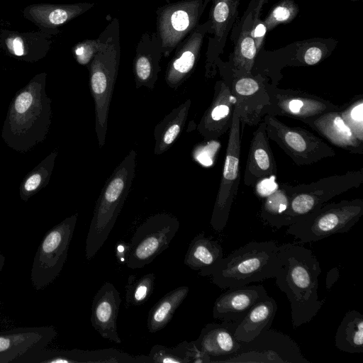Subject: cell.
Returning <instances> with one entry per match:
<instances>
[{"mask_svg":"<svg viewBox=\"0 0 363 363\" xmlns=\"http://www.w3.org/2000/svg\"><path fill=\"white\" fill-rule=\"evenodd\" d=\"M335 345L342 352H363V315L361 313L352 310L345 314L335 335Z\"/></svg>","mask_w":363,"mask_h":363,"instance_id":"31","label":"cell"},{"mask_svg":"<svg viewBox=\"0 0 363 363\" xmlns=\"http://www.w3.org/2000/svg\"><path fill=\"white\" fill-rule=\"evenodd\" d=\"M77 220V214L71 216L44 235L34 256L30 271L31 283L35 290L48 286L60 274L67 260Z\"/></svg>","mask_w":363,"mask_h":363,"instance_id":"6","label":"cell"},{"mask_svg":"<svg viewBox=\"0 0 363 363\" xmlns=\"http://www.w3.org/2000/svg\"><path fill=\"white\" fill-rule=\"evenodd\" d=\"M99 47L89 62L90 89L94 103L95 130L99 147L105 144L108 116L121 57L117 18L100 34Z\"/></svg>","mask_w":363,"mask_h":363,"instance_id":"2","label":"cell"},{"mask_svg":"<svg viewBox=\"0 0 363 363\" xmlns=\"http://www.w3.org/2000/svg\"><path fill=\"white\" fill-rule=\"evenodd\" d=\"M262 121L269 139L298 166L311 165L336 155L334 149L308 130L289 126L269 114Z\"/></svg>","mask_w":363,"mask_h":363,"instance_id":"7","label":"cell"},{"mask_svg":"<svg viewBox=\"0 0 363 363\" xmlns=\"http://www.w3.org/2000/svg\"><path fill=\"white\" fill-rule=\"evenodd\" d=\"M223 250L217 240L206 237L203 232L190 242L184 262L202 277L211 276L223 258Z\"/></svg>","mask_w":363,"mask_h":363,"instance_id":"27","label":"cell"},{"mask_svg":"<svg viewBox=\"0 0 363 363\" xmlns=\"http://www.w3.org/2000/svg\"><path fill=\"white\" fill-rule=\"evenodd\" d=\"M264 2H265V0H258V3L257 4V7L255 8V16H252L253 21L260 19V18H259L260 11H261V9H262V6Z\"/></svg>","mask_w":363,"mask_h":363,"instance_id":"46","label":"cell"},{"mask_svg":"<svg viewBox=\"0 0 363 363\" xmlns=\"http://www.w3.org/2000/svg\"><path fill=\"white\" fill-rule=\"evenodd\" d=\"M203 4V0H182L157 9V33L162 43L163 57H168L199 24L204 11Z\"/></svg>","mask_w":363,"mask_h":363,"instance_id":"12","label":"cell"},{"mask_svg":"<svg viewBox=\"0 0 363 363\" xmlns=\"http://www.w3.org/2000/svg\"><path fill=\"white\" fill-rule=\"evenodd\" d=\"M222 362L311 363L289 335L270 328L251 341L241 342L238 351Z\"/></svg>","mask_w":363,"mask_h":363,"instance_id":"11","label":"cell"},{"mask_svg":"<svg viewBox=\"0 0 363 363\" xmlns=\"http://www.w3.org/2000/svg\"><path fill=\"white\" fill-rule=\"evenodd\" d=\"M190 106L191 100L187 99L179 106L173 109L155 126V154L163 153L174 143L185 125Z\"/></svg>","mask_w":363,"mask_h":363,"instance_id":"30","label":"cell"},{"mask_svg":"<svg viewBox=\"0 0 363 363\" xmlns=\"http://www.w3.org/2000/svg\"><path fill=\"white\" fill-rule=\"evenodd\" d=\"M224 164L210 224L220 233L227 225L232 205L237 196L240 180L241 130L236 107L228 131Z\"/></svg>","mask_w":363,"mask_h":363,"instance_id":"9","label":"cell"},{"mask_svg":"<svg viewBox=\"0 0 363 363\" xmlns=\"http://www.w3.org/2000/svg\"><path fill=\"white\" fill-rule=\"evenodd\" d=\"M223 80L236 99L235 107L242 131L246 125H258L264 116V108L270 103L266 89L267 78L261 74L237 77L228 74L223 77Z\"/></svg>","mask_w":363,"mask_h":363,"instance_id":"14","label":"cell"},{"mask_svg":"<svg viewBox=\"0 0 363 363\" xmlns=\"http://www.w3.org/2000/svg\"><path fill=\"white\" fill-rule=\"evenodd\" d=\"M179 221L169 213L148 217L135 230L130 244L126 266L140 269L152 262L169 245L179 228Z\"/></svg>","mask_w":363,"mask_h":363,"instance_id":"10","label":"cell"},{"mask_svg":"<svg viewBox=\"0 0 363 363\" xmlns=\"http://www.w3.org/2000/svg\"><path fill=\"white\" fill-rule=\"evenodd\" d=\"M302 122L333 145L352 154H363V142L358 140L346 125L340 111L326 112Z\"/></svg>","mask_w":363,"mask_h":363,"instance_id":"25","label":"cell"},{"mask_svg":"<svg viewBox=\"0 0 363 363\" xmlns=\"http://www.w3.org/2000/svg\"><path fill=\"white\" fill-rule=\"evenodd\" d=\"M94 6V3H76L69 4H35L23 10V16L40 31L54 35L59 27L85 13Z\"/></svg>","mask_w":363,"mask_h":363,"instance_id":"22","label":"cell"},{"mask_svg":"<svg viewBox=\"0 0 363 363\" xmlns=\"http://www.w3.org/2000/svg\"><path fill=\"white\" fill-rule=\"evenodd\" d=\"M340 277V271L337 267L331 269L327 274L325 285L328 290L337 281Z\"/></svg>","mask_w":363,"mask_h":363,"instance_id":"45","label":"cell"},{"mask_svg":"<svg viewBox=\"0 0 363 363\" xmlns=\"http://www.w3.org/2000/svg\"><path fill=\"white\" fill-rule=\"evenodd\" d=\"M362 182L363 169H360L357 171L322 178L310 184L289 185L291 191L288 211L289 224L294 223L333 197L350 189L359 187Z\"/></svg>","mask_w":363,"mask_h":363,"instance_id":"8","label":"cell"},{"mask_svg":"<svg viewBox=\"0 0 363 363\" xmlns=\"http://www.w3.org/2000/svg\"><path fill=\"white\" fill-rule=\"evenodd\" d=\"M210 11L211 26L208 33L213 34L210 38L206 60V76L215 74L216 62L223 52L226 38L238 13L239 0H212Z\"/></svg>","mask_w":363,"mask_h":363,"instance_id":"20","label":"cell"},{"mask_svg":"<svg viewBox=\"0 0 363 363\" xmlns=\"http://www.w3.org/2000/svg\"><path fill=\"white\" fill-rule=\"evenodd\" d=\"M363 216V199L325 203L288 226L286 233L302 243L348 232Z\"/></svg>","mask_w":363,"mask_h":363,"instance_id":"5","label":"cell"},{"mask_svg":"<svg viewBox=\"0 0 363 363\" xmlns=\"http://www.w3.org/2000/svg\"><path fill=\"white\" fill-rule=\"evenodd\" d=\"M279 245L252 241L223 257L212 274V282L223 289L274 278L279 269Z\"/></svg>","mask_w":363,"mask_h":363,"instance_id":"4","label":"cell"},{"mask_svg":"<svg viewBox=\"0 0 363 363\" xmlns=\"http://www.w3.org/2000/svg\"><path fill=\"white\" fill-rule=\"evenodd\" d=\"M41 181V177L40 174H36L30 177L26 184H25V190L26 191H32L35 190L39 186Z\"/></svg>","mask_w":363,"mask_h":363,"instance_id":"44","label":"cell"},{"mask_svg":"<svg viewBox=\"0 0 363 363\" xmlns=\"http://www.w3.org/2000/svg\"><path fill=\"white\" fill-rule=\"evenodd\" d=\"M298 11V6L294 0H280L272 7L263 20L267 32L280 24H286L292 21Z\"/></svg>","mask_w":363,"mask_h":363,"instance_id":"38","label":"cell"},{"mask_svg":"<svg viewBox=\"0 0 363 363\" xmlns=\"http://www.w3.org/2000/svg\"><path fill=\"white\" fill-rule=\"evenodd\" d=\"M52 45V35L40 30L18 32L2 30L0 47L11 55L25 61L35 62L44 57Z\"/></svg>","mask_w":363,"mask_h":363,"instance_id":"26","label":"cell"},{"mask_svg":"<svg viewBox=\"0 0 363 363\" xmlns=\"http://www.w3.org/2000/svg\"><path fill=\"white\" fill-rule=\"evenodd\" d=\"M155 278L154 273H147L138 279L130 275L125 287L126 306H138L146 302L153 291Z\"/></svg>","mask_w":363,"mask_h":363,"instance_id":"34","label":"cell"},{"mask_svg":"<svg viewBox=\"0 0 363 363\" xmlns=\"http://www.w3.org/2000/svg\"><path fill=\"white\" fill-rule=\"evenodd\" d=\"M236 99L230 87L221 79L214 86L213 100L203 113L197 129L206 140H217L229 131Z\"/></svg>","mask_w":363,"mask_h":363,"instance_id":"17","label":"cell"},{"mask_svg":"<svg viewBox=\"0 0 363 363\" xmlns=\"http://www.w3.org/2000/svg\"><path fill=\"white\" fill-rule=\"evenodd\" d=\"M340 113L356 138L363 142V96H356L343 104Z\"/></svg>","mask_w":363,"mask_h":363,"instance_id":"37","label":"cell"},{"mask_svg":"<svg viewBox=\"0 0 363 363\" xmlns=\"http://www.w3.org/2000/svg\"><path fill=\"white\" fill-rule=\"evenodd\" d=\"M266 89L270 103L264 108V115L286 116L303 121L326 112L341 111L343 107L308 92L280 89L268 80Z\"/></svg>","mask_w":363,"mask_h":363,"instance_id":"13","label":"cell"},{"mask_svg":"<svg viewBox=\"0 0 363 363\" xmlns=\"http://www.w3.org/2000/svg\"><path fill=\"white\" fill-rule=\"evenodd\" d=\"M291 191L289 184H279V188L264 198L259 216L265 224L279 229L289 226L288 211L290 204Z\"/></svg>","mask_w":363,"mask_h":363,"instance_id":"32","label":"cell"},{"mask_svg":"<svg viewBox=\"0 0 363 363\" xmlns=\"http://www.w3.org/2000/svg\"><path fill=\"white\" fill-rule=\"evenodd\" d=\"M279 269L274 277L290 303L294 328L309 323L323 306L318 298L319 261L312 250L295 243L279 245Z\"/></svg>","mask_w":363,"mask_h":363,"instance_id":"1","label":"cell"},{"mask_svg":"<svg viewBox=\"0 0 363 363\" xmlns=\"http://www.w3.org/2000/svg\"><path fill=\"white\" fill-rule=\"evenodd\" d=\"M252 21V12L247 17L234 48L230 68L235 77L252 74L255 65L257 50L251 33Z\"/></svg>","mask_w":363,"mask_h":363,"instance_id":"29","label":"cell"},{"mask_svg":"<svg viewBox=\"0 0 363 363\" xmlns=\"http://www.w3.org/2000/svg\"><path fill=\"white\" fill-rule=\"evenodd\" d=\"M267 33V28L261 19L252 21L251 33L255 40L257 52L262 48L264 38Z\"/></svg>","mask_w":363,"mask_h":363,"instance_id":"42","label":"cell"},{"mask_svg":"<svg viewBox=\"0 0 363 363\" xmlns=\"http://www.w3.org/2000/svg\"><path fill=\"white\" fill-rule=\"evenodd\" d=\"M162 57V43L157 33H143L137 45L133 60V73L137 88H154L160 71V62Z\"/></svg>","mask_w":363,"mask_h":363,"instance_id":"24","label":"cell"},{"mask_svg":"<svg viewBox=\"0 0 363 363\" xmlns=\"http://www.w3.org/2000/svg\"><path fill=\"white\" fill-rule=\"evenodd\" d=\"M99 47V38L85 40L74 45L73 53L77 61L83 65L89 64Z\"/></svg>","mask_w":363,"mask_h":363,"instance_id":"40","label":"cell"},{"mask_svg":"<svg viewBox=\"0 0 363 363\" xmlns=\"http://www.w3.org/2000/svg\"><path fill=\"white\" fill-rule=\"evenodd\" d=\"M121 298L117 289L110 282H104L94 295L91 304V323L104 339L117 344L119 337L117 319Z\"/></svg>","mask_w":363,"mask_h":363,"instance_id":"19","label":"cell"},{"mask_svg":"<svg viewBox=\"0 0 363 363\" xmlns=\"http://www.w3.org/2000/svg\"><path fill=\"white\" fill-rule=\"evenodd\" d=\"M326 43L320 39H309L297 45L296 60L303 65H315L330 55Z\"/></svg>","mask_w":363,"mask_h":363,"instance_id":"35","label":"cell"},{"mask_svg":"<svg viewBox=\"0 0 363 363\" xmlns=\"http://www.w3.org/2000/svg\"><path fill=\"white\" fill-rule=\"evenodd\" d=\"M190 342L184 340L173 347L156 345L152 346L148 354L152 362L189 363L188 352Z\"/></svg>","mask_w":363,"mask_h":363,"instance_id":"36","label":"cell"},{"mask_svg":"<svg viewBox=\"0 0 363 363\" xmlns=\"http://www.w3.org/2000/svg\"><path fill=\"white\" fill-rule=\"evenodd\" d=\"M136 152L125 156L106 182L88 230L85 255L91 260L107 240L129 194L135 176Z\"/></svg>","mask_w":363,"mask_h":363,"instance_id":"3","label":"cell"},{"mask_svg":"<svg viewBox=\"0 0 363 363\" xmlns=\"http://www.w3.org/2000/svg\"><path fill=\"white\" fill-rule=\"evenodd\" d=\"M5 260H6V257H5V256L1 253V250H0V273H1V272L2 271L3 267H4V266Z\"/></svg>","mask_w":363,"mask_h":363,"instance_id":"47","label":"cell"},{"mask_svg":"<svg viewBox=\"0 0 363 363\" xmlns=\"http://www.w3.org/2000/svg\"><path fill=\"white\" fill-rule=\"evenodd\" d=\"M274 179L275 177H271L259 182L253 186L255 193L261 198H265L274 192L279 188V184Z\"/></svg>","mask_w":363,"mask_h":363,"instance_id":"41","label":"cell"},{"mask_svg":"<svg viewBox=\"0 0 363 363\" xmlns=\"http://www.w3.org/2000/svg\"><path fill=\"white\" fill-rule=\"evenodd\" d=\"M189 291V288L186 286L177 287L166 294L153 306L147 316V328L150 333L161 330L169 323Z\"/></svg>","mask_w":363,"mask_h":363,"instance_id":"33","label":"cell"},{"mask_svg":"<svg viewBox=\"0 0 363 363\" xmlns=\"http://www.w3.org/2000/svg\"><path fill=\"white\" fill-rule=\"evenodd\" d=\"M237 325V323L228 321L207 323L194 343L211 357V363H221L240 347L241 342L234 335Z\"/></svg>","mask_w":363,"mask_h":363,"instance_id":"23","label":"cell"},{"mask_svg":"<svg viewBox=\"0 0 363 363\" xmlns=\"http://www.w3.org/2000/svg\"><path fill=\"white\" fill-rule=\"evenodd\" d=\"M250 141L244 173V184L253 187L261 180L275 177L277 166L270 147L265 123L262 121Z\"/></svg>","mask_w":363,"mask_h":363,"instance_id":"21","label":"cell"},{"mask_svg":"<svg viewBox=\"0 0 363 363\" xmlns=\"http://www.w3.org/2000/svg\"><path fill=\"white\" fill-rule=\"evenodd\" d=\"M130 252V244L125 241H119L115 245V253L117 261L120 264H126Z\"/></svg>","mask_w":363,"mask_h":363,"instance_id":"43","label":"cell"},{"mask_svg":"<svg viewBox=\"0 0 363 363\" xmlns=\"http://www.w3.org/2000/svg\"><path fill=\"white\" fill-rule=\"evenodd\" d=\"M53 326L19 327L0 331V363H13L24 353L47 347L57 337Z\"/></svg>","mask_w":363,"mask_h":363,"instance_id":"15","label":"cell"},{"mask_svg":"<svg viewBox=\"0 0 363 363\" xmlns=\"http://www.w3.org/2000/svg\"><path fill=\"white\" fill-rule=\"evenodd\" d=\"M210 26L209 19L199 23L175 48V55L165 72V81L169 87L177 89L190 76L199 59Z\"/></svg>","mask_w":363,"mask_h":363,"instance_id":"16","label":"cell"},{"mask_svg":"<svg viewBox=\"0 0 363 363\" xmlns=\"http://www.w3.org/2000/svg\"><path fill=\"white\" fill-rule=\"evenodd\" d=\"M227 289L215 301L213 317L238 324L255 304L268 296L267 290L261 284H247Z\"/></svg>","mask_w":363,"mask_h":363,"instance_id":"18","label":"cell"},{"mask_svg":"<svg viewBox=\"0 0 363 363\" xmlns=\"http://www.w3.org/2000/svg\"><path fill=\"white\" fill-rule=\"evenodd\" d=\"M210 1H212V0H203V7L204 10Z\"/></svg>","mask_w":363,"mask_h":363,"instance_id":"48","label":"cell"},{"mask_svg":"<svg viewBox=\"0 0 363 363\" xmlns=\"http://www.w3.org/2000/svg\"><path fill=\"white\" fill-rule=\"evenodd\" d=\"M220 147L217 140H207V142L198 146L194 151V157L197 162L204 167L211 166Z\"/></svg>","mask_w":363,"mask_h":363,"instance_id":"39","label":"cell"},{"mask_svg":"<svg viewBox=\"0 0 363 363\" xmlns=\"http://www.w3.org/2000/svg\"><path fill=\"white\" fill-rule=\"evenodd\" d=\"M278 306L270 296L255 304L238 324L234 335L240 342H247L256 337L272 325Z\"/></svg>","mask_w":363,"mask_h":363,"instance_id":"28","label":"cell"}]
</instances>
